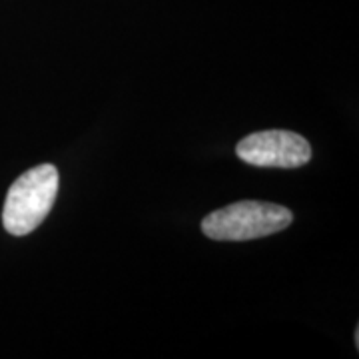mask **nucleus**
<instances>
[{"instance_id":"obj_2","label":"nucleus","mask_w":359,"mask_h":359,"mask_svg":"<svg viewBox=\"0 0 359 359\" xmlns=\"http://www.w3.org/2000/svg\"><path fill=\"white\" fill-rule=\"evenodd\" d=\"M292 222V212L283 205L245 200L208 214L202 231L216 242H248L285 230Z\"/></svg>"},{"instance_id":"obj_3","label":"nucleus","mask_w":359,"mask_h":359,"mask_svg":"<svg viewBox=\"0 0 359 359\" xmlns=\"http://www.w3.org/2000/svg\"><path fill=\"white\" fill-rule=\"evenodd\" d=\"M238 158L259 168H299L311 158L309 142L290 130H264L245 136L236 146Z\"/></svg>"},{"instance_id":"obj_1","label":"nucleus","mask_w":359,"mask_h":359,"mask_svg":"<svg viewBox=\"0 0 359 359\" xmlns=\"http://www.w3.org/2000/svg\"><path fill=\"white\" fill-rule=\"evenodd\" d=\"M60 176L52 164L30 168L11 186L2 210V226L13 236L34 231L50 214Z\"/></svg>"}]
</instances>
